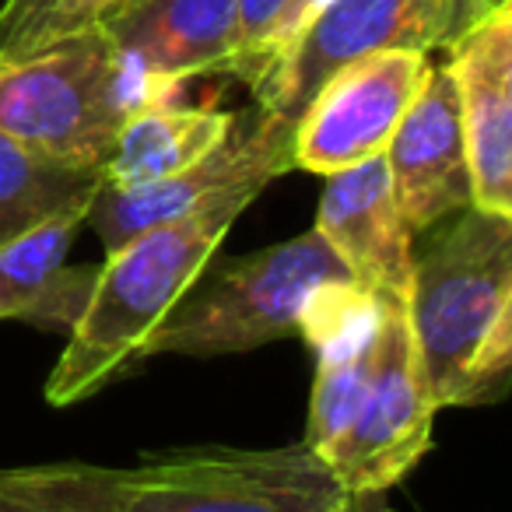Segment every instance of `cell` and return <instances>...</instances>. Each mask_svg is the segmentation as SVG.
<instances>
[{
	"instance_id": "1",
	"label": "cell",
	"mask_w": 512,
	"mask_h": 512,
	"mask_svg": "<svg viewBox=\"0 0 512 512\" xmlns=\"http://www.w3.org/2000/svg\"><path fill=\"white\" fill-rule=\"evenodd\" d=\"M407 327L435 407H477L512 369V218L467 207L411 264Z\"/></svg>"
},
{
	"instance_id": "2",
	"label": "cell",
	"mask_w": 512,
	"mask_h": 512,
	"mask_svg": "<svg viewBox=\"0 0 512 512\" xmlns=\"http://www.w3.org/2000/svg\"><path fill=\"white\" fill-rule=\"evenodd\" d=\"M267 186H235L200 211L130 239L95 274L81 320L67 334L50 379L46 400L71 407L127 379L144 362V344L197 285L214 249L242 211Z\"/></svg>"
},
{
	"instance_id": "3",
	"label": "cell",
	"mask_w": 512,
	"mask_h": 512,
	"mask_svg": "<svg viewBox=\"0 0 512 512\" xmlns=\"http://www.w3.org/2000/svg\"><path fill=\"white\" fill-rule=\"evenodd\" d=\"M25 474L78 512H330L344 488L306 446H197L127 470L39 463Z\"/></svg>"
},
{
	"instance_id": "4",
	"label": "cell",
	"mask_w": 512,
	"mask_h": 512,
	"mask_svg": "<svg viewBox=\"0 0 512 512\" xmlns=\"http://www.w3.org/2000/svg\"><path fill=\"white\" fill-rule=\"evenodd\" d=\"M179 88L120 57L102 25H92L0 64V134L57 162L102 169L123 123L176 102Z\"/></svg>"
},
{
	"instance_id": "5",
	"label": "cell",
	"mask_w": 512,
	"mask_h": 512,
	"mask_svg": "<svg viewBox=\"0 0 512 512\" xmlns=\"http://www.w3.org/2000/svg\"><path fill=\"white\" fill-rule=\"evenodd\" d=\"M348 281V267L337 260L327 239L309 228L288 242L232 260L200 292L190 288L148 337L144 358H211L264 348L299 334L316 295Z\"/></svg>"
},
{
	"instance_id": "6",
	"label": "cell",
	"mask_w": 512,
	"mask_h": 512,
	"mask_svg": "<svg viewBox=\"0 0 512 512\" xmlns=\"http://www.w3.org/2000/svg\"><path fill=\"white\" fill-rule=\"evenodd\" d=\"M502 0H334L253 88L256 109L295 123L323 81L383 50H449Z\"/></svg>"
},
{
	"instance_id": "7",
	"label": "cell",
	"mask_w": 512,
	"mask_h": 512,
	"mask_svg": "<svg viewBox=\"0 0 512 512\" xmlns=\"http://www.w3.org/2000/svg\"><path fill=\"white\" fill-rule=\"evenodd\" d=\"M295 169V123L267 116L264 109L235 113V127L214 151L176 176L134 186H109L88 200L85 225L95 228L106 253H116L130 239L200 211L235 186H271Z\"/></svg>"
},
{
	"instance_id": "8",
	"label": "cell",
	"mask_w": 512,
	"mask_h": 512,
	"mask_svg": "<svg viewBox=\"0 0 512 512\" xmlns=\"http://www.w3.org/2000/svg\"><path fill=\"white\" fill-rule=\"evenodd\" d=\"M439 407L428 397L414 355L404 299L383 295L379 362L355 421L323 456L344 491H379L404 481L432 449V425Z\"/></svg>"
},
{
	"instance_id": "9",
	"label": "cell",
	"mask_w": 512,
	"mask_h": 512,
	"mask_svg": "<svg viewBox=\"0 0 512 512\" xmlns=\"http://www.w3.org/2000/svg\"><path fill=\"white\" fill-rule=\"evenodd\" d=\"M428 71V53L414 50L369 53L334 71L295 120V169L334 176L383 155Z\"/></svg>"
},
{
	"instance_id": "10",
	"label": "cell",
	"mask_w": 512,
	"mask_h": 512,
	"mask_svg": "<svg viewBox=\"0 0 512 512\" xmlns=\"http://www.w3.org/2000/svg\"><path fill=\"white\" fill-rule=\"evenodd\" d=\"M446 53L474 207L512 218V0L477 18Z\"/></svg>"
},
{
	"instance_id": "11",
	"label": "cell",
	"mask_w": 512,
	"mask_h": 512,
	"mask_svg": "<svg viewBox=\"0 0 512 512\" xmlns=\"http://www.w3.org/2000/svg\"><path fill=\"white\" fill-rule=\"evenodd\" d=\"M383 155L393 200L411 235L474 207L460 106L446 67L428 71L425 85L400 116Z\"/></svg>"
},
{
	"instance_id": "12",
	"label": "cell",
	"mask_w": 512,
	"mask_h": 512,
	"mask_svg": "<svg viewBox=\"0 0 512 512\" xmlns=\"http://www.w3.org/2000/svg\"><path fill=\"white\" fill-rule=\"evenodd\" d=\"M313 228L327 239L358 288L407 299L414 235L393 200L386 155L327 176Z\"/></svg>"
},
{
	"instance_id": "13",
	"label": "cell",
	"mask_w": 512,
	"mask_h": 512,
	"mask_svg": "<svg viewBox=\"0 0 512 512\" xmlns=\"http://www.w3.org/2000/svg\"><path fill=\"white\" fill-rule=\"evenodd\" d=\"M99 25L120 57L176 85L228 74L235 57V0H120Z\"/></svg>"
},
{
	"instance_id": "14",
	"label": "cell",
	"mask_w": 512,
	"mask_h": 512,
	"mask_svg": "<svg viewBox=\"0 0 512 512\" xmlns=\"http://www.w3.org/2000/svg\"><path fill=\"white\" fill-rule=\"evenodd\" d=\"M88 204L67 207L0 246V320L67 330L81 320L99 267H67Z\"/></svg>"
},
{
	"instance_id": "15",
	"label": "cell",
	"mask_w": 512,
	"mask_h": 512,
	"mask_svg": "<svg viewBox=\"0 0 512 512\" xmlns=\"http://www.w3.org/2000/svg\"><path fill=\"white\" fill-rule=\"evenodd\" d=\"M235 127V113L204 106H151L130 116L102 162V183L134 186L176 176L214 151Z\"/></svg>"
},
{
	"instance_id": "16",
	"label": "cell",
	"mask_w": 512,
	"mask_h": 512,
	"mask_svg": "<svg viewBox=\"0 0 512 512\" xmlns=\"http://www.w3.org/2000/svg\"><path fill=\"white\" fill-rule=\"evenodd\" d=\"M99 183L95 165L57 162L0 134V246L67 207L88 204Z\"/></svg>"
},
{
	"instance_id": "17",
	"label": "cell",
	"mask_w": 512,
	"mask_h": 512,
	"mask_svg": "<svg viewBox=\"0 0 512 512\" xmlns=\"http://www.w3.org/2000/svg\"><path fill=\"white\" fill-rule=\"evenodd\" d=\"M288 0H235V57L228 74L256 88L271 71L274 36Z\"/></svg>"
},
{
	"instance_id": "18",
	"label": "cell",
	"mask_w": 512,
	"mask_h": 512,
	"mask_svg": "<svg viewBox=\"0 0 512 512\" xmlns=\"http://www.w3.org/2000/svg\"><path fill=\"white\" fill-rule=\"evenodd\" d=\"M60 0H4L0 4V64L32 57Z\"/></svg>"
},
{
	"instance_id": "19",
	"label": "cell",
	"mask_w": 512,
	"mask_h": 512,
	"mask_svg": "<svg viewBox=\"0 0 512 512\" xmlns=\"http://www.w3.org/2000/svg\"><path fill=\"white\" fill-rule=\"evenodd\" d=\"M116 4H120V0H60L57 8H53L50 22H46L43 36H39V50H46V46L60 43V39L78 36V32L99 25Z\"/></svg>"
},
{
	"instance_id": "20",
	"label": "cell",
	"mask_w": 512,
	"mask_h": 512,
	"mask_svg": "<svg viewBox=\"0 0 512 512\" xmlns=\"http://www.w3.org/2000/svg\"><path fill=\"white\" fill-rule=\"evenodd\" d=\"M0 512H78L46 488H39L25 467L0 470Z\"/></svg>"
},
{
	"instance_id": "21",
	"label": "cell",
	"mask_w": 512,
	"mask_h": 512,
	"mask_svg": "<svg viewBox=\"0 0 512 512\" xmlns=\"http://www.w3.org/2000/svg\"><path fill=\"white\" fill-rule=\"evenodd\" d=\"M334 0H288L285 15H281V25H278V36H274V60H271V71L274 64H278L281 57H285L288 50H292L295 43H299V36L309 29V25L316 22V18L323 15V11L330 8ZM267 71V74H271ZM264 74V78H267Z\"/></svg>"
},
{
	"instance_id": "22",
	"label": "cell",
	"mask_w": 512,
	"mask_h": 512,
	"mask_svg": "<svg viewBox=\"0 0 512 512\" xmlns=\"http://www.w3.org/2000/svg\"><path fill=\"white\" fill-rule=\"evenodd\" d=\"M330 512H393L379 491H344V498Z\"/></svg>"
}]
</instances>
